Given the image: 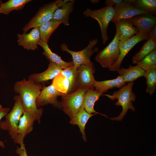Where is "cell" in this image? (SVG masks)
<instances>
[{
    "instance_id": "cell-10",
    "label": "cell",
    "mask_w": 156,
    "mask_h": 156,
    "mask_svg": "<svg viewBox=\"0 0 156 156\" xmlns=\"http://www.w3.org/2000/svg\"><path fill=\"white\" fill-rule=\"evenodd\" d=\"M95 70L93 64L90 65H82L78 67L76 80L77 90L94 88L95 80L93 74Z\"/></svg>"
},
{
    "instance_id": "cell-25",
    "label": "cell",
    "mask_w": 156,
    "mask_h": 156,
    "mask_svg": "<svg viewBox=\"0 0 156 156\" xmlns=\"http://www.w3.org/2000/svg\"><path fill=\"white\" fill-rule=\"evenodd\" d=\"M61 24L60 23L52 19L38 27L40 39L48 43L51 34Z\"/></svg>"
},
{
    "instance_id": "cell-33",
    "label": "cell",
    "mask_w": 156,
    "mask_h": 156,
    "mask_svg": "<svg viewBox=\"0 0 156 156\" xmlns=\"http://www.w3.org/2000/svg\"><path fill=\"white\" fill-rule=\"evenodd\" d=\"M10 111V109L9 107H3L0 104V121L4 117H5ZM0 147L5 148L4 143L0 140Z\"/></svg>"
},
{
    "instance_id": "cell-13",
    "label": "cell",
    "mask_w": 156,
    "mask_h": 156,
    "mask_svg": "<svg viewBox=\"0 0 156 156\" xmlns=\"http://www.w3.org/2000/svg\"><path fill=\"white\" fill-rule=\"evenodd\" d=\"M62 70L56 64L49 62L46 70L41 73L30 75L28 80L34 83L43 85L49 81L53 80Z\"/></svg>"
},
{
    "instance_id": "cell-24",
    "label": "cell",
    "mask_w": 156,
    "mask_h": 156,
    "mask_svg": "<svg viewBox=\"0 0 156 156\" xmlns=\"http://www.w3.org/2000/svg\"><path fill=\"white\" fill-rule=\"evenodd\" d=\"M31 0H10L0 5V14L8 15L12 11L22 10Z\"/></svg>"
},
{
    "instance_id": "cell-18",
    "label": "cell",
    "mask_w": 156,
    "mask_h": 156,
    "mask_svg": "<svg viewBox=\"0 0 156 156\" xmlns=\"http://www.w3.org/2000/svg\"><path fill=\"white\" fill-rule=\"evenodd\" d=\"M75 0H66L54 12L52 19L63 23L65 26L69 25L70 14L73 11Z\"/></svg>"
},
{
    "instance_id": "cell-38",
    "label": "cell",
    "mask_w": 156,
    "mask_h": 156,
    "mask_svg": "<svg viewBox=\"0 0 156 156\" xmlns=\"http://www.w3.org/2000/svg\"></svg>"
},
{
    "instance_id": "cell-19",
    "label": "cell",
    "mask_w": 156,
    "mask_h": 156,
    "mask_svg": "<svg viewBox=\"0 0 156 156\" xmlns=\"http://www.w3.org/2000/svg\"><path fill=\"white\" fill-rule=\"evenodd\" d=\"M38 45L44 50L43 54L49 62H53L58 65L61 69H66L74 66L73 61L67 62L63 61L60 57L53 52L49 48L48 43L40 39Z\"/></svg>"
},
{
    "instance_id": "cell-23",
    "label": "cell",
    "mask_w": 156,
    "mask_h": 156,
    "mask_svg": "<svg viewBox=\"0 0 156 156\" xmlns=\"http://www.w3.org/2000/svg\"><path fill=\"white\" fill-rule=\"evenodd\" d=\"M145 72L137 65L132 66L130 65L127 68H120L118 72L119 76L122 77L127 83L133 82L140 77H144Z\"/></svg>"
},
{
    "instance_id": "cell-9",
    "label": "cell",
    "mask_w": 156,
    "mask_h": 156,
    "mask_svg": "<svg viewBox=\"0 0 156 156\" xmlns=\"http://www.w3.org/2000/svg\"><path fill=\"white\" fill-rule=\"evenodd\" d=\"M150 38L148 33L139 32L131 38L123 41H120L118 46L120 54L116 63L109 70L110 71L118 72L122 63L126 55L137 43Z\"/></svg>"
},
{
    "instance_id": "cell-27",
    "label": "cell",
    "mask_w": 156,
    "mask_h": 156,
    "mask_svg": "<svg viewBox=\"0 0 156 156\" xmlns=\"http://www.w3.org/2000/svg\"><path fill=\"white\" fill-rule=\"evenodd\" d=\"M77 68L73 66L67 69L63 70L61 72V73L67 78L69 81V86L67 94H70L77 90Z\"/></svg>"
},
{
    "instance_id": "cell-4",
    "label": "cell",
    "mask_w": 156,
    "mask_h": 156,
    "mask_svg": "<svg viewBox=\"0 0 156 156\" xmlns=\"http://www.w3.org/2000/svg\"><path fill=\"white\" fill-rule=\"evenodd\" d=\"M14 100V103L12 109L5 117L4 120L0 122V128L8 131L13 140L17 135L19 120L24 112L20 95L15 96Z\"/></svg>"
},
{
    "instance_id": "cell-8",
    "label": "cell",
    "mask_w": 156,
    "mask_h": 156,
    "mask_svg": "<svg viewBox=\"0 0 156 156\" xmlns=\"http://www.w3.org/2000/svg\"><path fill=\"white\" fill-rule=\"evenodd\" d=\"M119 41L117 32L110 43L96 55L95 59L101 66L109 69L117 62L119 57Z\"/></svg>"
},
{
    "instance_id": "cell-22",
    "label": "cell",
    "mask_w": 156,
    "mask_h": 156,
    "mask_svg": "<svg viewBox=\"0 0 156 156\" xmlns=\"http://www.w3.org/2000/svg\"><path fill=\"white\" fill-rule=\"evenodd\" d=\"M96 114V113L89 114L86 111L82 106L73 119L70 121V124L73 125H76L78 126L80 132L82 134V138L85 141H86L85 132L86 124L90 117Z\"/></svg>"
},
{
    "instance_id": "cell-7",
    "label": "cell",
    "mask_w": 156,
    "mask_h": 156,
    "mask_svg": "<svg viewBox=\"0 0 156 156\" xmlns=\"http://www.w3.org/2000/svg\"><path fill=\"white\" fill-rule=\"evenodd\" d=\"M87 90H79L61 96L62 100L60 103L62 109L70 117V121L73 119L82 106L84 96Z\"/></svg>"
},
{
    "instance_id": "cell-16",
    "label": "cell",
    "mask_w": 156,
    "mask_h": 156,
    "mask_svg": "<svg viewBox=\"0 0 156 156\" xmlns=\"http://www.w3.org/2000/svg\"><path fill=\"white\" fill-rule=\"evenodd\" d=\"M114 8L115 14L112 21V22L122 19H128L141 14L150 13L131 4V0H129L128 3Z\"/></svg>"
},
{
    "instance_id": "cell-26",
    "label": "cell",
    "mask_w": 156,
    "mask_h": 156,
    "mask_svg": "<svg viewBox=\"0 0 156 156\" xmlns=\"http://www.w3.org/2000/svg\"><path fill=\"white\" fill-rule=\"evenodd\" d=\"M144 43L140 50L132 58L134 64H137L146 56L156 49V41L149 38Z\"/></svg>"
},
{
    "instance_id": "cell-29",
    "label": "cell",
    "mask_w": 156,
    "mask_h": 156,
    "mask_svg": "<svg viewBox=\"0 0 156 156\" xmlns=\"http://www.w3.org/2000/svg\"><path fill=\"white\" fill-rule=\"evenodd\" d=\"M137 65L145 71L151 69H156V50L146 56Z\"/></svg>"
},
{
    "instance_id": "cell-36",
    "label": "cell",
    "mask_w": 156,
    "mask_h": 156,
    "mask_svg": "<svg viewBox=\"0 0 156 156\" xmlns=\"http://www.w3.org/2000/svg\"><path fill=\"white\" fill-rule=\"evenodd\" d=\"M91 1L93 4H96L99 3L100 2V1L99 0H91Z\"/></svg>"
},
{
    "instance_id": "cell-17",
    "label": "cell",
    "mask_w": 156,
    "mask_h": 156,
    "mask_svg": "<svg viewBox=\"0 0 156 156\" xmlns=\"http://www.w3.org/2000/svg\"><path fill=\"white\" fill-rule=\"evenodd\" d=\"M114 23L120 41L125 40L139 33L137 28L128 19H121Z\"/></svg>"
},
{
    "instance_id": "cell-32",
    "label": "cell",
    "mask_w": 156,
    "mask_h": 156,
    "mask_svg": "<svg viewBox=\"0 0 156 156\" xmlns=\"http://www.w3.org/2000/svg\"><path fill=\"white\" fill-rule=\"evenodd\" d=\"M129 0H106L105 4L106 5L117 8L129 2Z\"/></svg>"
},
{
    "instance_id": "cell-12",
    "label": "cell",
    "mask_w": 156,
    "mask_h": 156,
    "mask_svg": "<svg viewBox=\"0 0 156 156\" xmlns=\"http://www.w3.org/2000/svg\"><path fill=\"white\" fill-rule=\"evenodd\" d=\"M63 94L57 90L51 84L48 86L44 87L41 91L36 101L37 108L49 104L55 107L62 109L58 97Z\"/></svg>"
},
{
    "instance_id": "cell-6",
    "label": "cell",
    "mask_w": 156,
    "mask_h": 156,
    "mask_svg": "<svg viewBox=\"0 0 156 156\" xmlns=\"http://www.w3.org/2000/svg\"><path fill=\"white\" fill-rule=\"evenodd\" d=\"M98 42L97 38L90 40L87 45L83 49L78 51L71 50L68 48L67 44L63 43L60 46L62 51L67 52L71 55L73 59L74 66L78 68L81 65H90L93 64L90 60L91 56L97 52L99 49L97 47L93 48Z\"/></svg>"
},
{
    "instance_id": "cell-11",
    "label": "cell",
    "mask_w": 156,
    "mask_h": 156,
    "mask_svg": "<svg viewBox=\"0 0 156 156\" xmlns=\"http://www.w3.org/2000/svg\"><path fill=\"white\" fill-rule=\"evenodd\" d=\"M37 119L33 114L29 112H24L19 120L17 135L13 140L15 143L20 144L21 147L25 146L24 139L33 130L34 122Z\"/></svg>"
},
{
    "instance_id": "cell-28",
    "label": "cell",
    "mask_w": 156,
    "mask_h": 156,
    "mask_svg": "<svg viewBox=\"0 0 156 156\" xmlns=\"http://www.w3.org/2000/svg\"><path fill=\"white\" fill-rule=\"evenodd\" d=\"M51 84L58 91L62 94L68 93L69 86V81L61 73L53 79Z\"/></svg>"
},
{
    "instance_id": "cell-20",
    "label": "cell",
    "mask_w": 156,
    "mask_h": 156,
    "mask_svg": "<svg viewBox=\"0 0 156 156\" xmlns=\"http://www.w3.org/2000/svg\"><path fill=\"white\" fill-rule=\"evenodd\" d=\"M126 84V83L122 77L119 75L114 79L101 81L95 80L94 88L102 95L103 93L107 92L109 90L114 88H120Z\"/></svg>"
},
{
    "instance_id": "cell-35",
    "label": "cell",
    "mask_w": 156,
    "mask_h": 156,
    "mask_svg": "<svg viewBox=\"0 0 156 156\" xmlns=\"http://www.w3.org/2000/svg\"><path fill=\"white\" fill-rule=\"evenodd\" d=\"M148 34L150 38L156 41V25L149 31Z\"/></svg>"
},
{
    "instance_id": "cell-21",
    "label": "cell",
    "mask_w": 156,
    "mask_h": 156,
    "mask_svg": "<svg viewBox=\"0 0 156 156\" xmlns=\"http://www.w3.org/2000/svg\"><path fill=\"white\" fill-rule=\"evenodd\" d=\"M101 95L102 94L94 88L88 90L84 94L82 106L86 111L89 114H99L107 118L106 115L96 112L94 108L95 102L99 100Z\"/></svg>"
},
{
    "instance_id": "cell-37",
    "label": "cell",
    "mask_w": 156,
    "mask_h": 156,
    "mask_svg": "<svg viewBox=\"0 0 156 156\" xmlns=\"http://www.w3.org/2000/svg\"><path fill=\"white\" fill-rule=\"evenodd\" d=\"M2 3L1 1L0 0V5Z\"/></svg>"
},
{
    "instance_id": "cell-30",
    "label": "cell",
    "mask_w": 156,
    "mask_h": 156,
    "mask_svg": "<svg viewBox=\"0 0 156 156\" xmlns=\"http://www.w3.org/2000/svg\"><path fill=\"white\" fill-rule=\"evenodd\" d=\"M131 3L136 7L153 15L156 13V0H131Z\"/></svg>"
},
{
    "instance_id": "cell-15",
    "label": "cell",
    "mask_w": 156,
    "mask_h": 156,
    "mask_svg": "<svg viewBox=\"0 0 156 156\" xmlns=\"http://www.w3.org/2000/svg\"><path fill=\"white\" fill-rule=\"evenodd\" d=\"M128 19L137 28L139 32L148 33L156 24V17L151 13L138 14Z\"/></svg>"
},
{
    "instance_id": "cell-5",
    "label": "cell",
    "mask_w": 156,
    "mask_h": 156,
    "mask_svg": "<svg viewBox=\"0 0 156 156\" xmlns=\"http://www.w3.org/2000/svg\"><path fill=\"white\" fill-rule=\"evenodd\" d=\"M66 0H57L44 4L39 8L34 16L23 28L24 33L30 29L38 27L52 19L55 10Z\"/></svg>"
},
{
    "instance_id": "cell-14",
    "label": "cell",
    "mask_w": 156,
    "mask_h": 156,
    "mask_svg": "<svg viewBox=\"0 0 156 156\" xmlns=\"http://www.w3.org/2000/svg\"><path fill=\"white\" fill-rule=\"evenodd\" d=\"M17 42L19 45L29 50H35L38 49V43L40 39L38 27L34 28L28 33L17 35Z\"/></svg>"
},
{
    "instance_id": "cell-3",
    "label": "cell",
    "mask_w": 156,
    "mask_h": 156,
    "mask_svg": "<svg viewBox=\"0 0 156 156\" xmlns=\"http://www.w3.org/2000/svg\"><path fill=\"white\" fill-rule=\"evenodd\" d=\"M86 17H90L96 20L100 27L103 43L105 44L108 40L107 29L109 22L113 19L115 14L114 7L106 5L97 10L87 8L83 12Z\"/></svg>"
},
{
    "instance_id": "cell-1",
    "label": "cell",
    "mask_w": 156,
    "mask_h": 156,
    "mask_svg": "<svg viewBox=\"0 0 156 156\" xmlns=\"http://www.w3.org/2000/svg\"><path fill=\"white\" fill-rule=\"evenodd\" d=\"M43 85L34 83L24 79L16 82L14 86L15 92L20 96L21 104L24 112H28L33 114L39 123L42 115V108H38L36 105V99Z\"/></svg>"
},
{
    "instance_id": "cell-2",
    "label": "cell",
    "mask_w": 156,
    "mask_h": 156,
    "mask_svg": "<svg viewBox=\"0 0 156 156\" xmlns=\"http://www.w3.org/2000/svg\"><path fill=\"white\" fill-rule=\"evenodd\" d=\"M134 83L129 82L118 91H114L112 95L103 94L108 97L110 99L114 100L117 99L118 101L115 105L121 106L122 108V111L119 115L116 117L109 118L112 120L121 121L129 109L135 111V109L133 105L132 102L136 99V96L133 92L132 89Z\"/></svg>"
},
{
    "instance_id": "cell-34",
    "label": "cell",
    "mask_w": 156,
    "mask_h": 156,
    "mask_svg": "<svg viewBox=\"0 0 156 156\" xmlns=\"http://www.w3.org/2000/svg\"><path fill=\"white\" fill-rule=\"evenodd\" d=\"M16 152L19 156H28L25 146L17 147Z\"/></svg>"
},
{
    "instance_id": "cell-31",
    "label": "cell",
    "mask_w": 156,
    "mask_h": 156,
    "mask_svg": "<svg viewBox=\"0 0 156 156\" xmlns=\"http://www.w3.org/2000/svg\"><path fill=\"white\" fill-rule=\"evenodd\" d=\"M144 77L146 80V92L151 95L155 92L156 88V69L145 71Z\"/></svg>"
}]
</instances>
